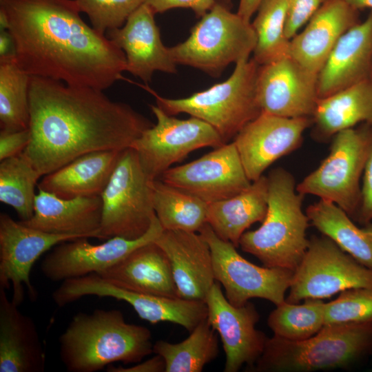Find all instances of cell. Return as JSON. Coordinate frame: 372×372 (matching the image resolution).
Segmentation results:
<instances>
[{
    "label": "cell",
    "mask_w": 372,
    "mask_h": 372,
    "mask_svg": "<svg viewBox=\"0 0 372 372\" xmlns=\"http://www.w3.org/2000/svg\"><path fill=\"white\" fill-rule=\"evenodd\" d=\"M150 109L156 123L145 130L131 147L138 157L145 175L158 179L170 166L181 161L192 152L205 147L217 148L224 144L218 132L196 117L179 119L157 105Z\"/></svg>",
    "instance_id": "cell-12"
},
{
    "label": "cell",
    "mask_w": 372,
    "mask_h": 372,
    "mask_svg": "<svg viewBox=\"0 0 372 372\" xmlns=\"http://www.w3.org/2000/svg\"><path fill=\"white\" fill-rule=\"evenodd\" d=\"M101 218V196L63 198L38 189L32 216L19 221L47 233L98 238Z\"/></svg>",
    "instance_id": "cell-24"
},
{
    "label": "cell",
    "mask_w": 372,
    "mask_h": 372,
    "mask_svg": "<svg viewBox=\"0 0 372 372\" xmlns=\"http://www.w3.org/2000/svg\"><path fill=\"white\" fill-rule=\"evenodd\" d=\"M372 322V288H353L326 303L325 324ZM324 324V325H325Z\"/></svg>",
    "instance_id": "cell-37"
},
{
    "label": "cell",
    "mask_w": 372,
    "mask_h": 372,
    "mask_svg": "<svg viewBox=\"0 0 372 372\" xmlns=\"http://www.w3.org/2000/svg\"><path fill=\"white\" fill-rule=\"evenodd\" d=\"M355 221L362 225L372 221V152L363 172L360 205Z\"/></svg>",
    "instance_id": "cell-42"
},
{
    "label": "cell",
    "mask_w": 372,
    "mask_h": 372,
    "mask_svg": "<svg viewBox=\"0 0 372 372\" xmlns=\"http://www.w3.org/2000/svg\"><path fill=\"white\" fill-rule=\"evenodd\" d=\"M359 12L344 0H325L290 40L289 56L318 74L340 37L360 21Z\"/></svg>",
    "instance_id": "cell-22"
},
{
    "label": "cell",
    "mask_w": 372,
    "mask_h": 372,
    "mask_svg": "<svg viewBox=\"0 0 372 372\" xmlns=\"http://www.w3.org/2000/svg\"><path fill=\"white\" fill-rule=\"evenodd\" d=\"M369 79L372 81V70H371V72Z\"/></svg>",
    "instance_id": "cell-48"
},
{
    "label": "cell",
    "mask_w": 372,
    "mask_h": 372,
    "mask_svg": "<svg viewBox=\"0 0 372 372\" xmlns=\"http://www.w3.org/2000/svg\"><path fill=\"white\" fill-rule=\"evenodd\" d=\"M107 372H165V363L163 358L156 354L152 358L139 362L129 367L115 366L110 364L107 366Z\"/></svg>",
    "instance_id": "cell-43"
},
{
    "label": "cell",
    "mask_w": 372,
    "mask_h": 372,
    "mask_svg": "<svg viewBox=\"0 0 372 372\" xmlns=\"http://www.w3.org/2000/svg\"><path fill=\"white\" fill-rule=\"evenodd\" d=\"M30 75L17 58L0 61L1 130L18 131L29 128Z\"/></svg>",
    "instance_id": "cell-34"
},
{
    "label": "cell",
    "mask_w": 372,
    "mask_h": 372,
    "mask_svg": "<svg viewBox=\"0 0 372 372\" xmlns=\"http://www.w3.org/2000/svg\"><path fill=\"white\" fill-rule=\"evenodd\" d=\"M267 177L266 216L259 228L242 235L239 246L265 267L294 271L309 241L306 232L310 223L302 210L304 196L297 192L293 176L282 167L272 169Z\"/></svg>",
    "instance_id": "cell-4"
},
{
    "label": "cell",
    "mask_w": 372,
    "mask_h": 372,
    "mask_svg": "<svg viewBox=\"0 0 372 372\" xmlns=\"http://www.w3.org/2000/svg\"><path fill=\"white\" fill-rule=\"evenodd\" d=\"M288 0H262L251 25L256 36L253 59L265 65L289 56L290 40L285 34Z\"/></svg>",
    "instance_id": "cell-33"
},
{
    "label": "cell",
    "mask_w": 372,
    "mask_h": 372,
    "mask_svg": "<svg viewBox=\"0 0 372 372\" xmlns=\"http://www.w3.org/2000/svg\"><path fill=\"white\" fill-rule=\"evenodd\" d=\"M325 0H288L285 34L291 40L313 16Z\"/></svg>",
    "instance_id": "cell-39"
},
{
    "label": "cell",
    "mask_w": 372,
    "mask_h": 372,
    "mask_svg": "<svg viewBox=\"0 0 372 372\" xmlns=\"http://www.w3.org/2000/svg\"><path fill=\"white\" fill-rule=\"evenodd\" d=\"M256 94L263 112L287 118H311L319 100L318 74L285 56L259 65Z\"/></svg>",
    "instance_id": "cell-17"
},
{
    "label": "cell",
    "mask_w": 372,
    "mask_h": 372,
    "mask_svg": "<svg viewBox=\"0 0 372 372\" xmlns=\"http://www.w3.org/2000/svg\"><path fill=\"white\" fill-rule=\"evenodd\" d=\"M74 235L47 233L30 227L9 215L0 214V287L12 289V300L19 306L25 288L32 300L37 291L31 282L30 272L37 260L63 242L79 238Z\"/></svg>",
    "instance_id": "cell-15"
},
{
    "label": "cell",
    "mask_w": 372,
    "mask_h": 372,
    "mask_svg": "<svg viewBox=\"0 0 372 372\" xmlns=\"http://www.w3.org/2000/svg\"><path fill=\"white\" fill-rule=\"evenodd\" d=\"M9 20L6 10L0 6V31L8 30Z\"/></svg>",
    "instance_id": "cell-47"
},
{
    "label": "cell",
    "mask_w": 372,
    "mask_h": 372,
    "mask_svg": "<svg viewBox=\"0 0 372 372\" xmlns=\"http://www.w3.org/2000/svg\"><path fill=\"white\" fill-rule=\"evenodd\" d=\"M103 90L30 76V141L22 152L41 176L96 151L123 150L152 124Z\"/></svg>",
    "instance_id": "cell-1"
},
{
    "label": "cell",
    "mask_w": 372,
    "mask_h": 372,
    "mask_svg": "<svg viewBox=\"0 0 372 372\" xmlns=\"http://www.w3.org/2000/svg\"><path fill=\"white\" fill-rule=\"evenodd\" d=\"M325 305L322 299H307L301 304L285 300L269 313L268 327L277 337L291 341L306 340L324 326Z\"/></svg>",
    "instance_id": "cell-36"
},
{
    "label": "cell",
    "mask_w": 372,
    "mask_h": 372,
    "mask_svg": "<svg viewBox=\"0 0 372 372\" xmlns=\"http://www.w3.org/2000/svg\"><path fill=\"white\" fill-rule=\"evenodd\" d=\"M87 296L125 301L144 320L152 324L175 323L189 332L205 320L208 313L205 301L133 292L111 284L95 273L62 281L52 298L57 306L62 307Z\"/></svg>",
    "instance_id": "cell-13"
},
{
    "label": "cell",
    "mask_w": 372,
    "mask_h": 372,
    "mask_svg": "<svg viewBox=\"0 0 372 372\" xmlns=\"http://www.w3.org/2000/svg\"><path fill=\"white\" fill-rule=\"evenodd\" d=\"M96 274L118 287L133 292L178 297L168 257L155 241L140 246Z\"/></svg>",
    "instance_id": "cell-26"
},
{
    "label": "cell",
    "mask_w": 372,
    "mask_h": 372,
    "mask_svg": "<svg viewBox=\"0 0 372 372\" xmlns=\"http://www.w3.org/2000/svg\"><path fill=\"white\" fill-rule=\"evenodd\" d=\"M154 180L144 173L133 148L121 152L101 194L102 218L98 239L116 236L136 239L147 231L156 216Z\"/></svg>",
    "instance_id": "cell-9"
},
{
    "label": "cell",
    "mask_w": 372,
    "mask_h": 372,
    "mask_svg": "<svg viewBox=\"0 0 372 372\" xmlns=\"http://www.w3.org/2000/svg\"><path fill=\"white\" fill-rule=\"evenodd\" d=\"M262 0H240L237 13L251 21Z\"/></svg>",
    "instance_id": "cell-45"
},
{
    "label": "cell",
    "mask_w": 372,
    "mask_h": 372,
    "mask_svg": "<svg viewBox=\"0 0 372 372\" xmlns=\"http://www.w3.org/2000/svg\"><path fill=\"white\" fill-rule=\"evenodd\" d=\"M305 213L310 225L372 269V221L359 227L335 203L322 199L309 205Z\"/></svg>",
    "instance_id": "cell-30"
},
{
    "label": "cell",
    "mask_w": 372,
    "mask_h": 372,
    "mask_svg": "<svg viewBox=\"0 0 372 372\" xmlns=\"http://www.w3.org/2000/svg\"><path fill=\"white\" fill-rule=\"evenodd\" d=\"M258 68L253 58L242 59L225 81L180 99L165 98L147 84H136L153 95L156 105L167 114L186 113L201 119L227 143L262 112L256 94Z\"/></svg>",
    "instance_id": "cell-6"
},
{
    "label": "cell",
    "mask_w": 372,
    "mask_h": 372,
    "mask_svg": "<svg viewBox=\"0 0 372 372\" xmlns=\"http://www.w3.org/2000/svg\"><path fill=\"white\" fill-rule=\"evenodd\" d=\"M163 230L155 216L147 231L136 239L116 236L99 245L91 244L88 238L63 242L45 256L41 263V271L53 282L99 273L121 261L135 249L155 241Z\"/></svg>",
    "instance_id": "cell-16"
},
{
    "label": "cell",
    "mask_w": 372,
    "mask_h": 372,
    "mask_svg": "<svg viewBox=\"0 0 372 372\" xmlns=\"http://www.w3.org/2000/svg\"><path fill=\"white\" fill-rule=\"evenodd\" d=\"M348 4L358 10L369 9L372 10V0H344Z\"/></svg>",
    "instance_id": "cell-46"
},
{
    "label": "cell",
    "mask_w": 372,
    "mask_h": 372,
    "mask_svg": "<svg viewBox=\"0 0 372 372\" xmlns=\"http://www.w3.org/2000/svg\"><path fill=\"white\" fill-rule=\"evenodd\" d=\"M331 139L327 156L296 185V190L335 203L355 221L361 200L360 178L372 152V125L340 131Z\"/></svg>",
    "instance_id": "cell-8"
},
{
    "label": "cell",
    "mask_w": 372,
    "mask_h": 372,
    "mask_svg": "<svg viewBox=\"0 0 372 372\" xmlns=\"http://www.w3.org/2000/svg\"><path fill=\"white\" fill-rule=\"evenodd\" d=\"M229 0H216L189 37L169 48L177 65L219 76L231 63L249 59L256 44L251 22L231 11Z\"/></svg>",
    "instance_id": "cell-7"
},
{
    "label": "cell",
    "mask_w": 372,
    "mask_h": 372,
    "mask_svg": "<svg viewBox=\"0 0 372 372\" xmlns=\"http://www.w3.org/2000/svg\"><path fill=\"white\" fill-rule=\"evenodd\" d=\"M92 27L101 34L119 28L142 4L143 0H74Z\"/></svg>",
    "instance_id": "cell-38"
},
{
    "label": "cell",
    "mask_w": 372,
    "mask_h": 372,
    "mask_svg": "<svg viewBox=\"0 0 372 372\" xmlns=\"http://www.w3.org/2000/svg\"><path fill=\"white\" fill-rule=\"evenodd\" d=\"M311 118H287L262 112L234 137L248 178L255 181L275 161L302 144Z\"/></svg>",
    "instance_id": "cell-19"
},
{
    "label": "cell",
    "mask_w": 372,
    "mask_h": 372,
    "mask_svg": "<svg viewBox=\"0 0 372 372\" xmlns=\"http://www.w3.org/2000/svg\"><path fill=\"white\" fill-rule=\"evenodd\" d=\"M216 0H143L155 13H163L173 8H189L198 17H203Z\"/></svg>",
    "instance_id": "cell-40"
},
{
    "label": "cell",
    "mask_w": 372,
    "mask_h": 372,
    "mask_svg": "<svg viewBox=\"0 0 372 372\" xmlns=\"http://www.w3.org/2000/svg\"><path fill=\"white\" fill-rule=\"evenodd\" d=\"M160 177L164 183L207 203L236 196L252 183L234 142L227 143L194 161L169 168Z\"/></svg>",
    "instance_id": "cell-14"
},
{
    "label": "cell",
    "mask_w": 372,
    "mask_h": 372,
    "mask_svg": "<svg viewBox=\"0 0 372 372\" xmlns=\"http://www.w3.org/2000/svg\"><path fill=\"white\" fill-rule=\"evenodd\" d=\"M16 57L14 40L8 30L0 31V61Z\"/></svg>",
    "instance_id": "cell-44"
},
{
    "label": "cell",
    "mask_w": 372,
    "mask_h": 372,
    "mask_svg": "<svg viewBox=\"0 0 372 372\" xmlns=\"http://www.w3.org/2000/svg\"><path fill=\"white\" fill-rule=\"evenodd\" d=\"M372 353V322L325 324L316 334L291 341L267 338L250 368L257 372H311L347 368Z\"/></svg>",
    "instance_id": "cell-5"
},
{
    "label": "cell",
    "mask_w": 372,
    "mask_h": 372,
    "mask_svg": "<svg viewBox=\"0 0 372 372\" xmlns=\"http://www.w3.org/2000/svg\"><path fill=\"white\" fill-rule=\"evenodd\" d=\"M31 134L29 128L0 132V161L17 156L23 152L30 141Z\"/></svg>",
    "instance_id": "cell-41"
},
{
    "label": "cell",
    "mask_w": 372,
    "mask_h": 372,
    "mask_svg": "<svg viewBox=\"0 0 372 372\" xmlns=\"http://www.w3.org/2000/svg\"><path fill=\"white\" fill-rule=\"evenodd\" d=\"M311 121L313 136L320 141L357 125H372V81L368 79L319 99Z\"/></svg>",
    "instance_id": "cell-29"
},
{
    "label": "cell",
    "mask_w": 372,
    "mask_h": 372,
    "mask_svg": "<svg viewBox=\"0 0 372 372\" xmlns=\"http://www.w3.org/2000/svg\"><path fill=\"white\" fill-rule=\"evenodd\" d=\"M41 176L23 153L0 163V201L12 207L21 221L33 215L35 187Z\"/></svg>",
    "instance_id": "cell-35"
},
{
    "label": "cell",
    "mask_w": 372,
    "mask_h": 372,
    "mask_svg": "<svg viewBox=\"0 0 372 372\" xmlns=\"http://www.w3.org/2000/svg\"><path fill=\"white\" fill-rule=\"evenodd\" d=\"M207 320L219 334L226 360L224 372H237L244 365L251 368L261 355L268 337L256 328L260 316L249 301L241 307L232 305L215 282L205 301Z\"/></svg>",
    "instance_id": "cell-18"
},
{
    "label": "cell",
    "mask_w": 372,
    "mask_h": 372,
    "mask_svg": "<svg viewBox=\"0 0 372 372\" xmlns=\"http://www.w3.org/2000/svg\"><path fill=\"white\" fill-rule=\"evenodd\" d=\"M372 70V10L338 40L318 74L319 99L369 79Z\"/></svg>",
    "instance_id": "cell-23"
},
{
    "label": "cell",
    "mask_w": 372,
    "mask_h": 372,
    "mask_svg": "<svg viewBox=\"0 0 372 372\" xmlns=\"http://www.w3.org/2000/svg\"><path fill=\"white\" fill-rule=\"evenodd\" d=\"M268 206V180L262 175L245 191L231 198L208 203L206 223L221 239L236 247L253 224L262 222Z\"/></svg>",
    "instance_id": "cell-28"
},
{
    "label": "cell",
    "mask_w": 372,
    "mask_h": 372,
    "mask_svg": "<svg viewBox=\"0 0 372 372\" xmlns=\"http://www.w3.org/2000/svg\"><path fill=\"white\" fill-rule=\"evenodd\" d=\"M153 203L163 229L198 232L206 223L208 203L161 180L153 181Z\"/></svg>",
    "instance_id": "cell-32"
},
{
    "label": "cell",
    "mask_w": 372,
    "mask_h": 372,
    "mask_svg": "<svg viewBox=\"0 0 372 372\" xmlns=\"http://www.w3.org/2000/svg\"><path fill=\"white\" fill-rule=\"evenodd\" d=\"M155 14L148 6L142 3L122 27L106 32V37L125 53L126 71L145 84L152 81L156 71L176 72L177 64L169 48L161 40Z\"/></svg>",
    "instance_id": "cell-20"
},
{
    "label": "cell",
    "mask_w": 372,
    "mask_h": 372,
    "mask_svg": "<svg viewBox=\"0 0 372 372\" xmlns=\"http://www.w3.org/2000/svg\"><path fill=\"white\" fill-rule=\"evenodd\" d=\"M0 6L29 75L101 90L124 79L125 53L83 20L74 0H0Z\"/></svg>",
    "instance_id": "cell-2"
},
{
    "label": "cell",
    "mask_w": 372,
    "mask_h": 372,
    "mask_svg": "<svg viewBox=\"0 0 372 372\" xmlns=\"http://www.w3.org/2000/svg\"><path fill=\"white\" fill-rule=\"evenodd\" d=\"M150 330L125 321L118 309L79 312L59 338L69 372H95L116 362L136 364L153 353Z\"/></svg>",
    "instance_id": "cell-3"
},
{
    "label": "cell",
    "mask_w": 372,
    "mask_h": 372,
    "mask_svg": "<svg viewBox=\"0 0 372 372\" xmlns=\"http://www.w3.org/2000/svg\"><path fill=\"white\" fill-rule=\"evenodd\" d=\"M309 240L304 256L293 271L287 302L322 300L349 289L372 288L371 269L324 235Z\"/></svg>",
    "instance_id": "cell-10"
},
{
    "label": "cell",
    "mask_w": 372,
    "mask_h": 372,
    "mask_svg": "<svg viewBox=\"0 0 372 372\" xmlns=\"http://www.w3.org/2000/svg\"><path fill=\"white\" fill-rule=\"evenodd\" d=\"M198 233L209 246L215 280L223 287L232 305L241 307L251 298L265 299L276 306L285 302L293 271L250 262L231 242L220 238L207 223Z\"/></svg>",
    "instance_id": "cell-11"
},
{
    "label": "cell",
    "mask_w": 372,
    "mask_h": 372,
    "mask_svg": "<svg viewBox=\"0 0 372 372\" xmlns=\"http://www.w3.org/2000/svg\"><path fill=\"white\" fill-rule=\"evenodd\" d=\"M122 150L83 154L43 176L38 189L63 198L101 196Z\"/></svg>",
    "instance_id": "cell-27"
},
{
    "label": "cell",
    "mask_w": 372,
    "mask_h": 372,
    "mask_svg": "<svg viewBox=\"0 0 372 372\" xmlns=\"http://www.w3.org/2000/svg\"><path fill=\"white\" fill-rule=\"evenodd\" d=\"M155 242L168 257L178 297L205 301L216 280L204 238L196 232L164 229Z\"/></svg>",
    "instance_id": "cell-21"
},
{
    "label": "cell",
    "mask_w": 372,
    "mask_h": 372,
    "mask_svg": "<svg viewBox=\"0 0 372 372\" xmlns=\"http://www.w3.org/2000/svg\"><path fill=\"white\" fill-rule=\"evenodd\" d=\"M153 353L163 358L165 372H201L219 353L218 337L207 318L182 342H155Z\"/></svg>",
    "instance_id": "cell-31"
},
{
    "label": "cell",
    "mask_w": 372,
    "mask_h": 372,
    "mask_svg": "<svg viewBox=\"0 0 372 372\" xmlns=\"http://www.w3.org/2000/svg\"><path fill=\"white\" fill-rule=\"evenodd\" d=\"M0 287V372H43L45 353L33 320Z\"/></svg>",
    "instance_id": "cell-25"
}]
</instances>
